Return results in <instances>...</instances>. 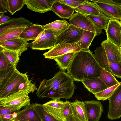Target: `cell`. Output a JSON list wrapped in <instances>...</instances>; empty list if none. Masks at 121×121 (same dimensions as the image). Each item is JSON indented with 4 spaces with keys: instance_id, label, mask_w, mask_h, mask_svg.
<instances>
[{
    "instance_id": "1",
    "label": "cell",
    "mask_w": 121,
    "mask_h": 121,
    "mask_svg": "<svg viewBox=\"0 0 121 121\" xmlns=\"http://www.w3.org/2000/svg\"><path fill=\"white\" fill-rule=\"evenodd\" d=\"M73 80L67 73L60 71L52 78L43 80L40 82L36 95L40 98H48L53 100L69 99L73 95L75 89Z\"/></svg>"
},
{
    "instance_id": "2",
    "label": "cell",
    "mask_w": 121,
    "mask_h": 121,
    "mask_svg": "<svg viewBox=\"0 0 121 121\" xmlns=\"http://www.w3.org/2000/svg\"><path fill=\"white\" fill-rule=\"evenodd\" d=\"M102 69L90 50H81L75 52L67 73L74 80L81 82L99 77Z\"/></svg>"
},
{
    "instance_id": "3",
    "label": "cell",
    "mask_w": 121,
    "mask_h": 121,
    "mask_svg": "<svg viewBox=\"0 0 121 121\" xmlns=\"http://www.w3.org/2000/svg\"><path fill=\"white\" fill-rule=\"evenodd\" d=\"M29 78L26 73H21L12 66L0 71V99L18 91L20 84Z\"/></svg>"
},
{
    "instance_id": "4",
    "label": "cell",
    "mask_w": 121,
    "mask_h": 121,
    "mask_svg": "<svg viewBox=\"0 0 121 121\" xmlns=\"http://www.w3.org/2000/svg\"><path fill=\"white\" fill-rule=\"evenodd\" d=\"M56 37L52 31L44 29L35 40L29 43V47L33 50L50 49L56 45Z\"/></svg>"
},
{
    "instance_id": "5",
    "label": "cell",
    "mask_w": 121,
    "mask_h": 121,
    "mask_svg": "<svg viewBox=\"0 0 121 121\" xmlns=\"http://www.w3.org/2000/svg\"><path fill=\"white\" fill-rule=\"evenodd\" d=\"M69 19L70 24L84 30L96 33L97 36L103 33L101 29L83 14L76 12Z\"/></svg>"
},
{
    "instance_id": "6",
    "label": "cell",
    "mask_w": 121,
    "mask_h": 121,
    "mask_svg": "<svg viewBox=\"0 0 121 121\" xmlns=\"http://www.w3.org/2000/svg\"><path fill=\"white\" fill-rule=\"evenodd\" d=\"M27 90L19 91L0 99V106L11 108L22 104L30 105V99Z\"/></svg>"
},
{
    "instance_id": "7",
    "label": "cell",
    "mask_w": 121,
    "mask_h": 121,
    "mask_svg": "<svg viewBox=\"0 0 121 121\" xmlns=\"http://www.w3.org/2000/svg\"><path fill=\"white\" fill-rule=\"evenodd\" d=\"M108 100L109 102L107 117L108 119H119L121 117V82Z\"/></svg>"
},
{
    "instance_id": "8",
    "label": "cell",
    "mask_w": 121,
    "mask_h": 121,
    "mask_svg": "<svg viewBox=\"0 0 121 121\" xmlns=\"http://www.w3.org/2000/svg\"><path fill=\"white\" fill-rule=\"evenodd\" d=\"M81 50L76 43H58L43 54L46 58L51 59L69 52H76Z\"/></svg>"
},
{
    "instance_id": "9",
    "label": "cell",
    "mask_w": 121,
    "mask_h": 121,
    "mask_svg": "<svg viewBox=\"0 0 121 121\" xmlns=\"http://www.w3.org/2000/svg\"><path fill=\"white\" fill-rule=\"evenodd\" d=\"M84 30L70 24L68 27L56 37L58 43H76Z\"/></svg>"
},
{
    "instance_id": "10",
    "label": "cell",
    "mask_w": 121,
    "mask_h": 121,
    "mask_svg": "<svg viewBox=\"0 0 121 121\" xmlns=\"http://www.w3.org/2000/svg\"><path fill=\"white\" fill-rule=\"evenodd\" d=\"M94 3L101 12L109 19L121 18V6L103 1L102 0H91Z\"/></svg>"
},
{
    "instance_id": "11",
    "label": "cell",
    "mask_w": 121,
    "mask_h": 121,
    "mask_svg": "<svg viewBox=\"0 0 121 121\" xmlns=\"http://www.w3.org/2000/svg\"><path fill=\"white\" fill-rule=\"evenodd\" d=\"M105 31L107 38L115 45L121 47V24L119 20L110 19Z\"/></svg>"
},
{
    "instance_id": "12",
    "label": "cell",
    "mask_w": 121,
    "mask_h": 121,
    "mask_svg": "<svg viewBox=\"0 0 121 121\" xmlns=\"http://www.w3.org/2000/svg\"><path fill=\"white\" fill-rule=\"evenodd\" d=\"M65 101L60 99L51 100L43 104L44 110L60 121H66L63 114V110Z\"/></svg>"
},
{
    "instance_id": "13",
    "label": "cell",
    "mask_w": 121,
    "mask_h": 121,
    "mask_svg": "<svg viewBox=\"0 0 121 121\" xmlns=\"http://www.w3.org/2000/svg\"><path fill=\"white\" fill-rule=\"evenodd\" d=\"M84 102L88 121H99L103 111L101 103L94 100Z\"/></svg>"
},
{
    "instance_id": "14",
    "label": "cell",
    "mask_w": 121,
    "mask_h": 121,
    "mask_svg": "<svg viewBox=\"0 0 121 121\" xmlns=\"http://www.w3.org/2000/svg\"><path fill=\"white\" fill-rule=\"evenodd\" d=\"M56 0H25L28 9L39 13L51 11L53 3Z\"/></svg>"
},
{
    "instance_id": "15",
    "label": "cell",
    "mask_w": 121,
    "mask_h": 121,
    "mask_svg": "<svg viewBox=\"0 0 121 121\" xmlns=\"http://www.w3.org/2000/svg\"><path fill=\"white\" fill-rule=\"evenodd\" d=\"M101 45L104 49L109 62L121 61L120 47L111 42L107 38L102 42Z\"/></svg>"
},
{
    "instance_id": "16",
    "label": "cell",
    "mask_w": 121,
    "mask_h": 121,
    "mask_svg": "<svg viewBox=\"0 0 121 121\" xmlns=\"http://www.w3.org/2000/svg\"><path fill=\"white\" fill-rule=\"evenodd\" d=\"M20 38L0 42V46L6 49L18 52L20 56L22 53L27 50L29 43Z\"/></svg>"
},
{
    "instance_id": "17",
    "label": "cell",
    "mask_w": 121,
    "mask_h": 121,
    "mask_svg": "<svg viewBox=\"0 0 121 121\" xmlns=\"http://www.w3.org/2000/svg\"><path fill=\"white\" fill-rule=\"evenodd\" d=\"M33 24V22L25 18L22 17L17 18L13 17L0 25V34L9 29L21 27H27Z\"/></svg>"
},
{
    "instance_id": "18",
    "label": "cell",
    "mask_w": 121,
    "mask_h": 121,
    "mask_svg": "<svg viewBox=\"0 0 121 121\" xmlns=\"http://www.w3.org/2000/svg\"><path fill=\"white\" fill-rule=\"evenodd\" d=\"M17 117L14 119L19 121H41L35 110L34 104L27 106L17 112Z\"/></svg>"
},
{
    "instance_id": "19",
    "label": "cell",
    "mask_w": 121,
    "mask_h": 121,
    "mask_svg": "<svg viewBox=\"0 0 121 121\" xmlns=\"http://www.w3.org/2000/svg\"><path fill=\"white\" fill-rule=\"evenodd\" d=\"M51 10L62 18L69 19L74 11L73 8L56 0L53 3Z\"/></svg>"
},
{
    "instance_id": "20",
    "label": "cell",
    "mask_w": 121,
    "mask_h": 121,
    "mask_svg": "<svg viewBox=\"0 0 121 121\" xmlns=\"http://www.w3.org/2000/svg\"><path fill=\"white\" fill-rule=\"evenodd\" d=\"M72 108L71 117L74 121H88L84 102L78 100L71 102Z\"/></svg>"
},
{
    "instance_id": "21",
    "label": "cell",
    "mask_w": 121,
    "mask_h": 121,
    "mask_svg": "<svg viewBox=\"0 0 121 121\" xmlns=\"http://www.w3.org/2000/svg\"><path fill=\"white\" fill-rule=\"evenodd\" d=\"M81 82L89 92L94 94L100 92L108 88L99 77L85 79Z\"/></svg>"
},
{
    "instance_id": "22",
    "label": "cell",
    "mask_w": 121,
    "mask_h": 121,
    "mask_svg": "<svg viewBox=\"0 0 121 121\" xmlns=\"http://www.w3.org/2000/svg\"><path fill=\"white\" fill-rule=\"evenodd\" d=\"M44 29L42 25L38 24L26 27L20 34L19 38L26 41L35 40Z\"/></svg>"
},
{
    "instance_id": "23",
    "label": "cell",
    "mask_w": 121,
    "mask_h": 121,
    "mask_svg": "<svg viewBox=\"0 0 121 121\" xmlns=\"http://www.w3.org/2000/svg\"><path fill=\"white\" fill-rule=\"evenodd\" d=\"M73 9L76 12L84 14L104 15L101 12L94 3L90 2L88 0H86L85 1L80 5Z\"/></svg>"
},
{
    "instance_id": "24",
    "label": "cell",
    "mask_w": 121,
    "mask_h": 121,
    "mask_svg": "<svg viewBox=\"0 0 121 121\" xmlns=\"http://www.w3.org/2000/svg\"><path fill=\"white\" fill-rule=\"evenodd\" d=\"M70 24L67 21L63 19L62 20H55L52 22L42 25V26L44 29L52 31L56 37L67 29Z\"/></svg>"
},
{
    "instance_id": "25",
    "label": "cell",
    "mask_w": 121,
    "mask_h": 121,
    "mask_svg": "<svg viewBox=\"0 0 121 121\" xmlns=\"http://www.w3.org/2000/svg\"><path fill=\"white\" fill-rule=\"evenodd\" d=\"M94 56L96 61L102 69L110 72L109 62L108 61L104 49L101 45L96 48Z\"/></svg>"
},
{
    "instance_id": "26",
    "label": "cell",
    "mask_w": 121,
    "mask_h": 121,
    "mask_svg": "<svg viewBox=\"0 0 121 121\" xmlns=\"http://www.w3.org/2000/svg\"><path fill=\"white\" fill-rule=\"evenodd\" d=\"M96 33L84 30L80 37L76 42L81 50H89V48L95 36Z\"/></svg>"
},
{
    "instance_id": "27",
    "label": "cell",
    "mask_w": 121,
    "mask_h": 121,
    "mask_svg": "<svg viewBox=\"0 0 121 121\" xmlns=\"http://www.w3.org/2000/svg\"><path fill=\"white\" fill-rule=\"evenodd\" d=\"M76 52H71L60 56L53 59L60 69L64 71L67 69L75 56Z\"/></svg>"
},
{
    "instance_id": "28",
    "label": "cell",
    "mask_w": 121,
    "mask_h": 121,
    "mask_svg": "<svg viewBox=\"0 0 121 121\" xmlns=\"http://www.w3.org/2000/svg\"><path fill=\"white\" fill-rule=\"evenodd\" d=\"M26 27H21L6 30L0 34V42L19 38L20 34Z\"/></svg>"
},
{
    "instance_id": "29",
    "label": "cell",
    "mask_w": 121,
    "mask_h": 121,
    "mask_svg": "<svg viewBox=\"0 0 121 121\" xmlns=\"http://www.w3.org/2000/svg\"><path fill=\"white\" fill-rule=\"evenodd\" d=\"M109 88L119 84V82L110 72L103 69L99 77Z\"/></svg>"
},
{
    "instance_id": "30",
    "label": "cell",
    "mask_w": 121,
    "mask_h": 121,
    "mask_svg": "<svg viewBox=\"0 0 121 121\" xmlns=\"http://www.w3.org/2000/svg\"><path fill=\"white\" fill-rule=\"evenodd\" d=\"M84 15L102 29H103L105 30H106L110 20L108 17L104 15Z\"/></svg>"
},
{
    "instance_id": "31",
    "label": "cell",
    "mask_w": 121,
    "mask_h": 121,
    "mask_svg": "<svg viewBox=\"0 0 121 121\" xmlns=\"http://www.w3.org/2000/svg\"><path fill=\"white\" fill-rule=\"evenodd\" d=\"M25 4V0H7L8 11L13 15L21 10Z\"/></svg>"
},
{
    "instance_id": "32",
    "label": "cell",
    "mask_w": 121,
    "mask_h": 121,
    "mask_svg": "<svg viewBox=\"0 0 121 121\" xmlns=\"http://www.w3.org/2000/svg\"><path fill=\"white\" fill-rule=\"evenodd\" d=\"M34 104L35 111L41 119L43 121H60L45 111L43 104L38 103Z\"/></svg>"
},
{
    "instance_id": "33",
    "label": "cell",
    "mask_w": 121,
    "mask_h": 121,
    "mask_svg": "<svg viewBox=\"0 0 121 121\" xmlns=\"http://www.w3.org/2000/svg\"><path fill=\"white\" fill-rule=\"evenodd\" d=\"M3 52L7 58L12 65L14 67L16 66L19 60L20 55L18 52L11 50L0 46Z\"/></svg>"
},
{
    "instance_id": "34",
    "label": "cell",
    "mask_w": 121,
    "mask_h": 121,
    "mask_svg": "<svg viewBox=\"0 0 121 121\" xmlns=\"http://www.w3.org/2000/svg\"><path fill=\"white\" fill-rule=\"evenodd\" d=\"M120 83L94 94L97 100H104L108 99L113 94L115 89L119 85Z\"/></svg>"
},
{
    "instance_id": "35",
    "label": "cell",
    "mask_w": 121,
    "mask_h": 121,
    "mask_svg": "<svg viewBox=\"0 0 121 121\" xmlns=\"http://www.w3.org/2000/svg\"><path fill=\"white\" fill-rule=\"evenodd\" d=\"M36 86L29 79L21 83L18 88V91L27 90L30 93H33L36 90H37Z\"/></svg>"
},
{
    "instance_id": "36",
    "label": "cell",
    "mask_w": 121,
    "mask_h": 121,
    "mask_svg": "<svg viewBox=\"0 0 121 121\" xmlns=\"http://www.w3.org/2000/svg\"><path fill=\"white\" fill-rule=\"evenodd\" d=\"M111 73L114 76L121 78V61L109 62Z\"/></svg>"
},
{
    "instance_id": "37",
    "label": "cell",
    "mask_w": 121,
    "mask_h": 121,
    "mask_svg": "<svg viewBox=\"0 0 121 121\" xmlns=\"http://www.w3.org/2000/svg\"><path fill=\"white\" fill-rule=\"evenodd\" d=\"M28 106L26 104H22L11 108H7L0 106V115L5 114H12L16 111H18L23 107Z\"/></svg>"
},
{
    "instance_id": "38",
    "label": "cell",
    "mask_w": 121,
    "mask_h": 121,
    "mask_svg": "<svg viewBox=\"0 0 121 121\" xmlns=\"http://www.w3.org/2000/svg\"><path fill=\"white\" fill-rule=\"evenodd\" d=\"M12 66L0 47V71L5 70Z\"/></svg>"
},
{
    "instance_id": "39",
    "label": "cell",
    "mask_w": 121,
    "mask_h": 121,
    "mask_svg": "<svg viewBox=\"0 0 121 121\" xmlns=\"http://www.w3.org/2000/svg\"><path fill=\"white\" fill-rule=\"evenodd\" d=\"M63 114L66 120L72 117V108L71 102L69 101H65L63 110Z\"/></svg>"
},
{
    "instance_id": "40",
    "label": "cell",
    "mask_w": 121,
    "mask_h": 121,
    "mask_svg": "<svg viewBox=\"0 0 121 121\" xmlns=\"http://www.w3.org/2000/svg\"><path fill=\"white\" fill-rule=\"evenodd\" d=\"M86 0H59L60 2L65 4L73 8H76L81 5Z\"/></svg>"
},
{
    "instance_id": "41",
    "label": "cell",
    "mask_w": 121,
    "mask_h": 121,
    "mask_svg": "<svg viewBox=\"0 0 121 121\" xmlns=\"http://www.w3.org/2000/svg\"><path fill=\"white\" fill-rule=\"evenodd\" d=\"M8 11L7 0H0V13Z\"/></svg>"
},
{
    "instance_id": "42",
    "label": "cell",
    "mask_w": 121,
    "mask_h": 121,
    "mask_svg": "<svg viewBox=\"0 0 121 121\" xmlns=\"http://www.w3.org/2000/svg\"><path fill=\"white\" fill-rule=\"evenodd\" d=\"M12 114H5L0 115V121H13L14 119L12 117Z\"/></svg>"
},
{
    "instance_id": "43",
    "label": "cell",
    "mask_w": 121,
    "mask_h": 121,
    "mask_svg": "<svg viewBox=\"0 0 121 121\" xmlns=\"http://www.w3.org/2000/svg\"><path fill=\"white\" fill-rule=\"evenodd\" d=\"M9 17L5 15L4 13L0 14V25L3 24L6 22L10 19Z\"/></svg>"
},
{
    "instance_id": "44",
    "label": "cell",
    "mask_w": 121,
    "mask_h": 121,
    "mask_svg": "<svg viewBox=\"0 0 121 121\" xmlns=\"http://www.w3.org/2000/svg\"><path fill=\"white\" fill-rule=\"evenodd\" d=\"M105 2L121 6V0H102Z\"/></svg>"
},
{
    "instance_id": "45",
    "label": "cell",
    "mask_w": 121,
    "mask_h": 121,
    "mask_svg": "<svg viewBox=\"0 0 121 121\" xmlns=\"http://www.w3.org/2000/svg\"><path fill=\"white\" fill-rule=\"evenodd\" d=\"M12 116L13 118L14 119L17 116V114L15 112H13L12 114Z\"/></svg>"
},
{
    "instance_id": "46",
    "label": "cell",
    "mask_w": 121,
    "mask_h": 121,
    "mask_svg": "<svg viewBox=\"0 0 121 121\" xmlns=\"http://www.w3.org/2000/svg\"><path fill=\"white\" fill-rule=\"evenodd\" d=\"M66 121H74L71 117L67 119Z\"/></svg>"
},
{
    "instance_id": "47",
    "label": "cell",
    "mask_w": 121,
    "mask_h": 121,
    "mask_svg": "<svg viewBox=\"0 0 121 121\" xmlns=\"http://www.w3.org/2000/svg\"><path fill=\"white\" fill-rule=\"evenodd\" d=\"M119 49H120V54H121V47H119Z\"/></svg>"
},
{
    "instance_id": "48",
    "label": "cell",
    "mask_w": 121,
    "mask_h": 121,
    "mask_svg": "<svg viewBox=\"0 0 121 121\" xmlns=\"http://www.w3.org/2000/svg\"><path fill=\"white\" fill-rule=\"evenodd\" d=\"M41 120L42 121H43L42 120ZM13 121H19L17 120H15L14 119Z\"/></svg>"
},
{
    "instance_id": "49",
    "label": "cell",
    "mask_w": 121,
    "mask_h": 121,
    "mask_svg": "<svg viewBox=\"0 0 121 121\" xmlns=\"http://www.w3.org/2000/svg\"><path fill=\"white\" fill-rule=\"evenodd\" d=\"M120 22L121 24V19H120Z\"/></svg>"
},
{
    "instance_id": "50",
    "label": "cell",
    "mask_w": 121,
    "mask_h": 121,
    "mask_svg": "<svg viewBox=\"0 0 121 121\" xmlns=\"http://www.w3.org/2000/svg\"></svg>"
}]
</instances>
